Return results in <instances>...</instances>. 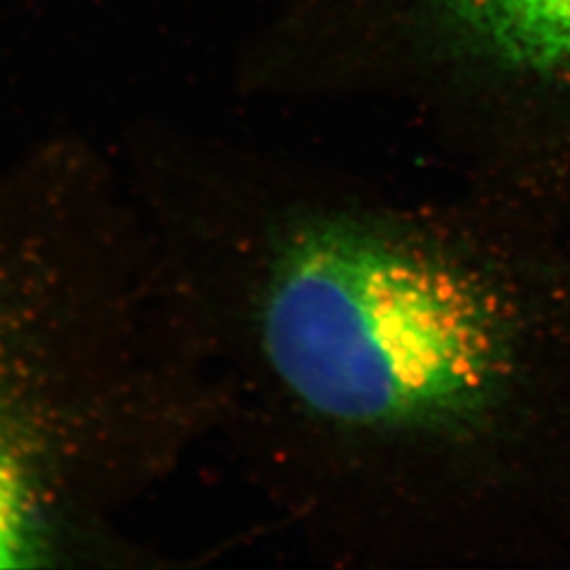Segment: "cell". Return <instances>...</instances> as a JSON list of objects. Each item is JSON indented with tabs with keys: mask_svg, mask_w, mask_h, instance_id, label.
Returning <instances> with one entry per match:
<instances>
[{
	"mask_svg": "<svg viewBox=\"0 0 570 570\" xmlns=\"http://www.w3.org/2000/svg\"><path fill=\"white\" fill-rule=\"evenodd\" d=\"M190 282L207 360L348 558L570 562V186L442 197L245 161Z\"/></svg>",
	"mask_w": 570,
	"mask_h": 570,
	"instance_id": "6da1fadb",
	"label": "cell"
},
{
	"mask_svg": "<svg viewBox=\"0 0 570 570\" xmlns=\"http://www.w3.org/2000/svg\"><path fill=\"white\" fill-rule=\"evenodd\" d=\"M482 91L471 171L570 184V0H423Z\"/></svg>",
	"mask_w": 570,
	"mask_h": 570,
	"instance_id": "7a4b0ae2",
	"label": "cell"
},
{
	"mask_svg": "<svg viewBox=\"0 0 570 570\" xmlns=\"http://www.w3.org/2000/svg\"><path fill=\"white\" fill-rule=\"evenodd\" d=\"M61 520L0 438V569L41 567L61 541Z\"/></svg>",
	"mask_w": 570,
	"mask_h": 570,
	"instance_id": "3957f363",
	"label": "cell"
}]
</instances>
